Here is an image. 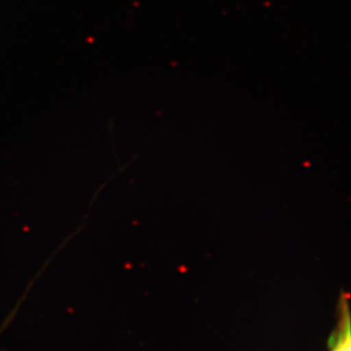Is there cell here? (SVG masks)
<instances>
[{"label":"cell","mask_w":351,"mask_h":351,"mask_svg":"<svg viewBox=\"0 0 351 351\" xmlns=\"http://www.w3.org/2000/svg\"><path fill=\"white\" fill-rule=\"evenodd\" d=\"M331 351H351L350 321H349V313L347 308L343 315L342 324L339 328V333L332 345Z\"/></svg>","instance_id":"6da1fadb"}]
</instances>
